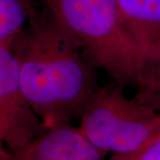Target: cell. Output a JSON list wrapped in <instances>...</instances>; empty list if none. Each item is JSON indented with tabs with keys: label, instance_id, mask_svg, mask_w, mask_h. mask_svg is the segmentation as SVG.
Instances as JSON below:
<instances>
[{
	"label": "cell",
	"instance_id": "cell-1",
	"mask_svg": "<svg viewBox=\"0 0 160 160\" xmlns=\"http://www.w3.org/2000/svg\"><path fill=\"white\" fill-rule=\"evenodd\" d=\"M11 47L23 92L47 127L81 118L99 86L94 69L57 19L38 8Z\"/></svg>",
	"mask_w": 160,
	"mask_h": 160
},
{
	"label": "cell",
	"instance_id": "cell-2",
	"mask_svg": "<svg viewBox=\"0 0 160 160\" xmlns=\"http://www.w3.org/2000/svg\"><path fill=\"white\" fill-rule=\"evenodd\" d=\"M69 32L85 60L116 83L136 86L141 52L120 20L116 0H40Z\"/></svg>",
	"mask_w": 160,
	"mask_h": 160
},
{
	"label": "cell",
	"instance_id": "cell-3",
	"mask_svg": "<svg viewBox=\"0 0 160 160\" xmlns=\"http://www.w3.org/2000/svg\"><path fill=\"white\" fill-rule=\"evenodd\" d=\"M124 87L99 86L80 118V131L107 153L133 152L160 138V111L127 97Z\"/></svg>",
	"mask_w": 160,
	"mask_h": 160
},
{
	"label": "cell",
	"instance_id": "cell-4",
	"mask_svg": "<svg viewBox=\"0 0 160 160\" xmlns=\"http://www.w3.org/2000/svg\"><path fill=\"white\" fill-rule=\"evenodd\" d=\"M49 129L23 92L13 49L0 46L1 142L13 151L26 146Z\"/></svg>",
	"mask_w": 160,
	"mask_h": 160
},
{
	"label": "cell",
	"instance_id": "cell-5",
	"mask_svg": "<svg viewBox=\"0 0 160 160\" xmlns=\"http://www.w3.org/2000/svg\"><path fill=\"white\" fill-rule=\"evenodd\" d=\"M107 152L92 143L78 127L49 129L22 148L11 151L12 160H105Z\"/></svg>",
	"mask_w": 160,
	"mask_h": 160
},
{
	"label": "cell",
	"instance_id": "cell-6",
	"mask_svg": "<svg viewBox=\"0 0 160 160\" xmlns=\"http://www.w3.org/2000/svg\"><path fill=\"white\" fill-rule=\"evenodd\" d=\"M124 28L142 57L160 47V0H116Z\"/></svg>",
	"mask_w": 160,
	"mask_h": 160
},
{
	"label": "cell",
	"instance_id": "cell-7",
	"mask_svg": "<svg viewBox=\"0 0 160 160\" xmlns=\"http://www.w3.org/2000/svg\"><path fill=\"white\" fill-rule=\"evenodd\" d=\"M38 8L37 0H0V46L11 47Z\"/></svg>",
	"mask_w": 160,
	"mask_h": 160
},
{
	"label": "cell",
	"instance_id": "cell-8",
	"mask_svg": "<svg viewBox=\"0 0 160 160\" xmlns=\"http://www.w3.org/2000/svg\"><path fill=\"white\" fill-rule=\"evenodd\" d=\"M134 97L160 111V47L143 62Z\"/></svg>",
	"mask_w": 160,
	"mask_h": 160
},
{
	"label": "cell",
	"instance_id": "cell-9",
	"mask_svg": "<svg viewBox=\"0 0 160 160\" xmlns=\"http://www.w3.org/2000/svg\"><path fill=\"white\" fill-rule=\"evenodd\" d=\"M109 160H160V138L136 151L126 154H112Z\"/></svg>",
	"mask_w": 160,
	"mask_h": 160
}]
</instances>
